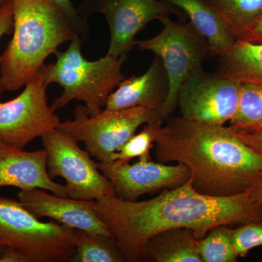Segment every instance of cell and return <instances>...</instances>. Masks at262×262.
I'll list each match as a JSON object with an SVG mask.
<instances>
[{
  "mask_svg": "<svg viewBox=\"0 0 262 262\" xmlns=\"http://www.w3.org/2000/svg\"><path fill=\"white\" fill-rule=\"evenodd\" d=\"M94 208L127 262L140 261L148 241L163 231L190 229L198 238L203 239L216 226L241 225L262 216V206L253 202L250 192L229 196L206 195L194 189L191 178L148 201L107 196L95 201Z\"/></svg>",
  "mask_w": 262,
  "mask_h": 262,
  "instance_id": "1",
  "label": "cell"
},
{
  "mask_svg": "<svg viewBox=\"0 0 262 262\" xmlns=\"http://www.w3.org/2000/svg\"><path fill=\"white\" fill-rule=\"evenodd\" d=\"M155 145L158 162L186 165L193 187L206 195L244 194L262 181V155L230 126L173 117L160 129Z\"/></svg>",
  "mask_w": 262,
  "mask_h": 262,
  "instance_id": "2",
  "label": "cell"
},
{
  "mask_svg": "<svg viewBox=\"0 0 262 262\" xmlns=\"http://www.w3.org/2000/svg\"><path fill=\"white\" fill-rule=\"evenodd\" d=\"M13 4V37L0 56V80L5 91L11 92L25 86L61 45L79 36L52 0Z\"/></svg>",
  "mask_w": 262,
  "mask_h": 262,
  "instance_id": "3",
  "label": "cell"
},
{
  "mask_svg": "<svg viewBox=\"0 0 262 262\" xmlns=\"http://www.w3.org/2000/svg\"><path fill=\"white\" fill-rule=\"evenodd\" d=\"M70 42L65 51L57 52L55 63L42 68L48 86L56 83L63 89L51 106L57 111L77 100L83 101L88 113L94 116L102 111L108 96L125 78L122 69L127 55H106L96 61H89L82 56L80 36H76Z\"/></svg>",
  "mask_w": 262,
  "mask_h": 262,
  "instance_id": "4",
  "label": "cell"
},
{
  "mask_svg": "<svg viewBox=\"0 0 262 262\" xmlns=\"http://www.w3.org/2000/svg\"><path fill=\"white\" fill-rule=\"evenodd\" d=\"M75 239V229L41 222L18 201L0 196V244L21 251L30 262L71 261Z\"/></svg>",
  "mask_w": 262,
  "mask_h": 262,
  "instance_id": "5",
  "label": "cell"
},
{
  "mask_svg": "<svg viewBox=\"0 0 262 262\" xmlns=\"http://www.w3.org/2000/svg\"><path fill=\"white\" fill-rule=\"evenodd\" d=\"M163 29L154 37L136 40L141 51L152 52L161 60L168 81V94L161 106L164 118L168 119L177 106L179 89L194 74L203 70V64L211 49L206 37L190 21L177 23L165 15L160 19Z\"/></svg>",
  "mask_w": 262,
  "mask_h": 262,
  "instance_id": "6",
  "label": "cell"
},
{
  "mask_svg": "<svg viewBox=\"0 0 262 262\" xmlns=\"http://www.w3.org/2000/svg\"><path fill=\"white\" fill-rule=\"evenodd\" d=\"M74 117V120L61 122L57 129L83 143L91 156L101 163L112 162L113 155L135 135L141 125L165 120L161 108L142 106L120 110L104 108L91 116L85 106L77 105Z\"/></svg>",
  "mask_w": 262,
  "mask_h": 262,
  "instance_id": "7",
  "label": "cell"
},
{
  "mask_svg": "<svg viewBox=\"0 0 262 262\" xmlns=\"http://www.w3.org/2000/svg\"><path fill=\"white\" fill-rule=\"evenodd\" d=\"M47 151L48 173L52 179L66 181L68 196L80 201H96L116 196L111 183L98 170L96 161L78 141L58 129L41 137Z\"/></svg>",
  "mask_w": 262,
  "mask_h": 262,
  "instance_id": "8",
  "label": "cell"
},
{
  "mask_svg": "<svg viewBox=\"0 0 262 262\" xmlns=\"http://www.w3.org/2000/svg\"><path fill=\"white\" fill-rule=\"evenodd\" d=\"M47 88L41 69L21 94L0 101V144L24 149L34 139L58 128L61 121L48 103Z\"/></svg>",
  "mask_w": 262,
  "mask_h": 262,
  "instance_id": "9",
  "label": "cell"
},
{
  "mask_svg": "<svg viewBox=\"0 0 262 262\" xmlns=\"http://www.w3.org/2000/svg\"><path fill=\"white\" fill-rule=\"evenodd\" d=\"M78 10L86 18L92 13L104 15L110 32L106 55L115 57L127 55L136 46L137 34L150 22L165 15H183L164 0H84Z\"/></svg>",
  "mask_w": 262,
  "mask_h": 262,
  "instance_id": "10",
  "label": "cell"
},
{
  "mask_svg": "<svg viewBox=\"0 0 262 262\" xmlns=\"http://www.w3.org/2000/svg\"><path fill=\"white\" fill-rule=\"evenodd\" d=\"M241 83L218 72L202 70L179 89L177 106L183 118L191 121L224 125L237 111Z\"/></svg>",
  "mask_w": 262,
  "mask_h": 262,
  "instance_id": "11",
  "label": "cell"
},
{
  "mask_svg": "<svg viewBox=\"0 0 262 262\" xmlns=\"http://www.w3.org/2000/svg\"><path fill=\"white\" fill-rule=\"evenodd\" d=\"M98 170L111 183L115 195L120 199L136 201L148 193L182 185L190 178L188 167L155 163L151 158H139L136 163L96 161Z\"/></svg>",
  "mask_w": 262,
  "mask_h": 262,
  "instance_id": "12",
  "label": "cell"
},
{
  "mask_svg": "<svg viewBox=\"0 0 262 262\" xmlns=\"http://www.w3.org/2000/svg\"><path fill=\"white\" fill-rule=\"evenodd\" d=\"M17 195L18 201L38 219L46 217L89 233L114 237L96 214L95 201L63 198L39 188L20 190Z\"/></svg>",
  "mask_w": 262,
  "mask_h": 262,
  "instance_id": "13",
  "label": "cell"
},
{
  "mask_svg": "<svg viewBox=\"0 0 262 262\" xmlns=\"http://www.w3.org/2000/svg\"><path fill=\"white\" fill-rule=\"evenodd\" d=\"M47 151H24L0 144V187L20 190L39 188L69 198L65 185L53 182L48 173Z\"/></svg>",
  "mask_w": 262,
  "mask_h": 262,
  "instance_id": "14",
  "label": "cell"
},
{
  "mask_svg": "<svg viewBox=\"0 0 262 262\" xmlns=\"http://www.w3.org/2000/svg\"><path fill=\"white\" fill-rule=\"evenodd\" d=\"M168 94V81L161 60L155 56L143 75L125 78L108 96L105 108L125 110L142 106L158 110Z\"/></svg>",
  "mask_w": 262,
  "mask_h": 262,
  "instance_id": "15",
  "label": "cell"
},
{
  "mask_svg": "<svg viewBox=\"0 0 262 262\" xmlns=\"http://www.w3.org/2000/svg\"><path fill=\"white\" fill-rule=\"evenodd\" d=\"M201 239L190 229L163 231L148 241L140 261L203 262L199 252Z\"/></svg>",
  "mask_w": 262,
  "mask_h": 262,
  "instance_id": "16",
  "label": "cell"
},
{
  "mask_svg": "<svg viewBox=\"0 0 262 262\" xmlns=\"http://www.w3.org/2000/svg\"><path fill=\"white\" fill-rule=\"evenodd\" d=\"M177 7L189 17V21L206 38L211 56H221L233 46L236 39L226 29L207 0H164Z\"/></svg>",
  "mask_w": 262,
  "mask_h": 262,
  "instance_id": "17",
  "label": "cell"
},
{
  "mask_svg": "<svg viewBox=\"0 0 262 262\" xmlns=\"http://www.w3.org/2000/svg\"><path fill=\"white\" fill-rule=\"evenodd\" d=\"M217 72L239 83L262 84V42L236 39L220 56Z\"/></svg>",
  "mask_w": 262,
  "mask_h": 262,
  "instance_id": "18",
  "label": "cell"
},
{
  "mask_svg": "<svg viewBox=\"0 0 262 262\" xmlns=\"http://www.w3.org/2000/svg\"><path fill=\"white\" fill-rule=\"evenodd\" d=\"M235 39H244L262 13V0H207Z\"/></svg>",
  "mask_w": 262,
  "mask_h": 262,
  "instance_id": "19",
  "label": "cell"
},
{
  "mask_svg": "<svg viewBox=\"0 0 262 262\" xmlns=\"http://www.w3.org/2000/svg\"><path fill=\"white\" fill-rule=\"evenodd\" d=\"M76 251L72 262H124L125 258L112 236L75 229Z\"/></svg>",
  "mask_w": 262,
  "mask_h": 262,
  "instance_id": "20",
  "label": "cell"
},
{
  "mask_svg": "<svg viewBox=\"0 0 262 262\" xmlns=\"http://www.w3.org/2000/svg\"><path fill=\"white\" fill-rule=\"evenodd\" d=\"M199 252L203 262H234L237 253L232 241V229L227 225L212 228L201 239Z\"/></svg>",
  "mask_w": 262,
  "mask_h": 262,
  "instance_id": "21",
  "label": "cell"
},
{
  "mask_svg": "<svg viewBox=\"0 0 262 262\" xmlns=\"http://www.w3.org/2000/svg\"><path fill=\"white\" fill-rule=\"evenodd\" d=\"M262 122V84L241 83L237 111L230 120V126L247 129Z\"/></svg>",
  "mask_w": 262,
  "mask_h": 262,
  "instance_id": "22",
  "label": "cell"
},
{
  "mask_svg": "<svg viewBox=\"0 0 262 262\" xmlns=\"http://www.w3.org/2000/svg\"><path fill=\"white\" fill-rule=\"evenodd\" d=\"M161 120L146 124L142 130L126 141L113 155L112 162L127 163L134 158H151L150 151L154 147L155 139L163 126Z\"/></svg>",
  "mask_w": 262,
  "mask_h": 262,
  "instance_id": "23",
  "label": "cell"
},
{
  "mask_svg": "<svg viewBox=\"0 0 262 262\" xmlns=\"http://www.w3.org/2000/svg\"><path fill=\"white\" fill-rule=\"evenodd\" d=\"M232 241L237 256L245 257L253 248L262 246V216L232 229Z\"/></svg>",
  "mask_w": 262,
  "mask_h": 262,
  "instance_id": "24",
  "label": "cell"
},
{
  "mask_svg": "<svg viewBox=\"0 0 262 262\" xmlns=\"http://www.w3.org/2000/svg\"><path fill=\"white\" fill-rule=\"evenodd\" d=\"M61 10L76 32L83 40L89 34V27L88 18H84L78 9H76L71 0H52Z\"/></svg>",
  "mask_w": 262,
  "mask_h": 262,
  "instance_id": "25",
  "label": "cell"
},
{
  "mask_svg": "<svg viewBox=\"0 0 262 262\" xmlns=\"http://www.w3.org/2000/svg\"><path fill=\"white\" fill-rule=\"evenodd\" d=\"M13 30V0H5L0 4V39L4 35L11 34ZM5 90L0 80V98Z\"/></svg>",
  "mask_w": 262,
  "mask_h": 262,
  "instance_id": "26",
  "label": "cell"
},
{
  "mask_svg": "<svg viewBox=\"0 0 262 262\" xmlns=\"http://www.w3.org/2000/svg\"><path fill=\"white\" fill-rule=\"evenodd\" d=\"M232 128L236 135L243 142L258 154L262 155V129L256 130H245L234 128V127Z\"/></svg>",
  "mask_w": 262,
  "mask_h": 262,
  "instance_id": "27",
  "label": "cell"
},
{
  "mask_svg": "<svg viewBox=\"0 0 262 262\" xmlns=\"http://www.w3.org/2000/svg\"><path fill=\"white\" fill-rule=\"evenodd\" d=\"M0 262H30V260L16 248L7 247L0 257Z\"/></svg>",
  "mask_w": 262,
  "mask_h": 262,
  "instance_id": "28",
  "label": "cell"
},
{
  "mask_svg": "<svg viewBox=\"0 0 262 262\" xmlns=\"http://www.w3.org/2000/svg\"><path fill=\"white\" fill-rule=\"evenodd\" d=\"M244 40L253 42H262V13L253 24L252 28L248 32Z\"/></svg>",
  "mask_w": 262,
  "mask_h": 262,
  "instance_id": "29",
  "label": "cell"
},
{
  "mask_svg": "<svg viewBox=\"0 0 262 262\" xmlns=\"http://www.w3.org/2000/svg\"><path fill=\"white\" fill-rule=\"evenodd\" d=\"M251 198L256 204L262 206V181L250 192Z\"/></svg>",
  "mask_w": 262,
  "mask_h": 262,
  "instance_id": "30",
  "label": "cell"
},
{
  "mask_svg": "<svg viewBox=\"0 0 262 262\" xmlns=\"http://www.w3.org/2000/svg\"><path fill=\"white\" fill-rule=\"evenodd\" d=\"M260 129H262V122H261V123L258 124V125H254V126H252V127H249V128H247V129H241V130H260Z\"/></svg>",
  "mask_w": 262,
  "mask_h": 262,
  "instance_id": "31",
  "label": "cell"
},
{
  "mask_svg": "<svg viewBox=\"0 0 262 262\" xmlns=\"http://www.w3.org/2000/svg\"><path fill=\"white\" fill-rule=\"evenodd\" d=\"M6 248V246H4V245L0 244V257H1L2 255L3 254V253L5 252Z\"/></svg>",
  "mask_w": 262,
  "mask_h": 262,
  "instance_id": "32",
  "label": "cell"
},
{
  "mask_svg": "<svg viewBox=\"0 0 262 262\" xmlns=\"http://www.w3.org/2000/svg\"><path fill=\"white\" fill-rule=\"evenodd\" d=\"M4 1L5 0H0V4H1V3H3Z\"/></svg>",
  "mask_w": 262,
  "mask_h": 262,
  "instance_id": "33",
  "label": "cell"
}]
</instances>
